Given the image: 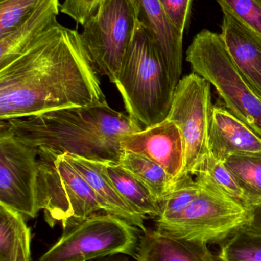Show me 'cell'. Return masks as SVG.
I'll return each instance as SVG.
<instances>
[{
  "instance_id": "6da1fadb",
  "label": "cell",
  "mask_w": 261,
  "mask_h": 261,
  "mask_svg": "<svg viewBox=\"0 0 261 261\" xmlns=\"http://www.w3.org/2000/svg\"><path fill=\"white\" fill-rule=\"evenodd\" d=\"M104 102L81 34L58 22L0 67V120Z\"/></svg>"
},
{
  "instance_id": "7a4b0ae2",
  "label": "cell",
  "mask_w": 261,
  "mask_h": 261,
  "mask_svg": "<svg viewBox=\"0 0 261 261\" xmlns=\"http://www.w3.org/2000/svg\"><path fill=\"white\" fill-rule=\"evenodd\" d=\"M0 123L37 151L67 153L115 164L122 153L123 137L144 129L128 113L113 110L107 102L1 120Z\"/></svg>"
},
{
  "instance_id": "3957f363",
  "label": "cell",
  "mask_w": 261,
  "mask_h": 261,
  "mask_svg": "<svg viewBox=\"0 0 261 261\" xmlns=\"http://www.w3.org/2000/svg\"><path fill=\"white\" fill-rule=\"evenodd\" d=\"M115 85L127 113L143 128L168 117L175 89L148 35L138 23Z\"/></svg>"
},
{
  "instance_id": "277c9868",
  "label": "cell",
  "mask_w": 261,
  "mask_h": 261,
  "mask_svg": "<svg viewBox=\"0 0 261 261\" xmlns=\"http://www.w3.org/2000/svg\"><path fill=\"white\" fill-rule=\"evenodd\" d=\"M193 73L216 88L228 111L261 138V99L239 71L220 34L203 29L186 51Z\"/></svg>"
},
{
  "instance_id": "5b68a950",
  "label": "cell",
  "mask_w": 261,
  "mask_h": 261,
  "mask_svg": "<svg viewBox=\"0 0 261 261\" xmlns=\"http://www.w3.org/2000/svg\"><path fill=\"white\" fill-rule=\"evenodd\" d=\"M37 204L44 210L51 227L61 222L70 229L97 212L103 211L87 181L67 161L64 153L38 151Z\"/></svg>"
},
{
  "instance_id": "8992f818",
  "label": "cell",
  "mask_w": 261,
  "mask_h": 261,
  "mask_svg": "<svg viewBox=\"0 0 261 261\" xmlns=\"http://www.w3.org/2000/svg\"><path fill=\"white\" fill-rule=\"evenodd\" d=\"M139 230L117 216L94 213L64 231L38 261H91L116 254L134 257Z\"/></svg>"
},
{
  "instance_id": "52a82bcc",
  "label": "cell",
  "mask_w": 261,
  "mask_h": 261,
  "mask_svg": "<svg viewBox=\"0 0 261 261\" xmlns=\"http://www.w3.org/2000/svg\"><path fill=\"white\" fill-rule=\"evenodd\" d=\"M199 182L200 191L188 207L175 217L156 221V228L204 243L225 242L247 225L250 208L215 187Z\"/></svg>"
},
{
  "instance_id": "ba28073f",
  "label": "cell",
  "mask_w": 261,
  "mask_h": 261,
  "mask_svg": "<svg viewBox=\"0 0 261 261\" xmlns=\"http://www.w3.org/2000/svg\"><path fill=\"white\" fill-rule=\"evenodd\" d=\"M211 85L205 78L193 73L182 78L175 90L167 119L174 122L182 134L185 161L172 190L193 178L210 153V124L214 107Z\"/></svg>"
},
{
  "instance_id": "9c48e42d",
  "label": "cell",
  "mask_w": 261,
  "mask_h": 261,
  "mask_svg": "<svg viewBox=\"0 0 261 261\" xmlns=\"http://www.w3.org/2000/svg\"><path fill=\"white\" fill-rule=\"evenodd\" d=\"M138 23L135 0H104L80 33L97 71L113 84Z\"/></svg>"
},
{
  "instance_id": "30bf717a",
  "label": "cell",
  "mask_w": 261,
  "mask_h": 261,
  "mask_svg": "<svg viewBox=\"0 0 261 261\" xmlns=\"http://www.w3.org/2000/svg\"><path fill=\"white\" fill-rule=\"evenodd\" d=\"M36 149L23 144L0 123V204L26 218L36 217Z\"/></svg>"
},
{
  "instance_id": "8fae6325",
  "label": "cell",
  "mask_w": 261,
  "mask_h": 261,
  "mask_svg": "<svg viewBox=\"0 0 261 261\" xmlns=\"http://www.w3.org/2000/svg\"><path fill=\"white\" fill-rule=\"evenodd\" d=\"M121 150L145 156L160 165L173 179L171 190L183 169L182 134L177 125L169 119L123 137Z\"/></svg>"
},
{
  "instance_id": "7c38bea8",
  "label": "cell",
  "mask_w": 261,
  "mask_h": 261,
  "mask_svg": "<svg viewBox=\"0 0 261 261\" xmlns=\"http://www.w3.org/2000/svg\"><path fill=\"white\" fill-rule=\"evenodd\" d=\"M138 21L159 55L173 88L180 81L183 34L173 24L159 0H135Z\"/></svg>"
},
{
  "instance_id": "4fadbf2b",
  "label": "cell",
  "mask_w": 261,
  "mask_h": 261,
  "mask_svg": "<svg viewBox=\"0 0 261 261\" xmlns=\"http://www.w3.org/2000/svg\"><path fill=\"white\" fill-rule=\"evenodd\" d=\"M209 151L224 163L233 156L261 155V138L226 108L214 106Z\"/></svg>"
},
{
  "instance_id": "5bb4252c",
  "label": "cell",
  "mask_w": 261,
  "mask_h": 261,
  "mask_svg": "<svg viewBox=\"0 0 261 261\" xmlns=\"http://www.w3.org/2000/svg\"><path fill=\"white\" fill-rule=\"evenodd\" d=\"M220 35L245 81L261 99V36L222 11Z\"/></svg>"
},
{
  "instance_id": "9a60e30c",
  "label": "cell",
  "mask_w": 261,
  "mask_h": 261,
  "mask_svg": "<svg viewBox=\"0 0 261 261\" xmlns=\"http://www.w3.org/2000/svg\"><path fill=\"white\" fill-rule=\"evenodd\" d=\"M135 258L137 261H222L208 244L174 236L156 228L139 236Z\"/></svg>"
},
{
  "instance_id": "2e32d148",
  "label": "cell",
  "mask_w": 261,
  "mask_h": 261,
  "mask_svg": "<svg viewBox=\"0 0 261 261\" xmlns=\"http://www.w3.org/2000/svg\"><path fill=\"white\" fill-rule=\"evenodd\" d=\"M67 161L87 181L94 192L104 213L117 216L144 231L146 216L136 213L118 193L104 170V162L64 153Z\"/></svg>"
},
{
  "instance_id": "e0dca14e",
  "label": "cell",
  "mask_w": 261,
  "mask_h": 261,
  "mask_svg": "<svg viewBox=\"0 0 261 261\" xmlns=\"http://www.w3.org/2000/svg\"><path fill=\"white\" fill-rule=\"evenodd\" d=\"M59 0H42L18 27L0 35V67L21 55L37 38L58 23Z\"/></svg>"
},
{
  "instance_id": "ac0fdd59",
  "label": "cell",
  "mask_w": 261,
  "mask_h": 261,
  "mask_svg": "<svg viewBox=\"0 0 261 261\" xmlns=\"http://www.w3.org/2000/svg\"><path fill=\"white\" fill-rule=\"evenodd\" d=\"M31 242L24 216L0 204V261H31Z\"/></svg>"
},
{
  "instance_id": "d6986e66",
  "label": "cell",
  "mask_w": 261,
  "mask_h": 261,
  "mask_svg": "<svg viewBox=\"0 0 261 261\" xmlns=\"http://www.w3.org/2000/svg\"><path fill=\"white\" fill-rule=\"evenodd\" d=\"M104 170L123 199L143 216L157 219L160 215V204L150 189L115 163H104Z\"/></svg>"
},
{
  "instance_id": "ffe728a7",
  "label": "cell",
  "mask_w": 261,
  "mask_h": 261,
  "mask_svg": "<svg viewBox=\"0 0 261 261\" xmlns=\"http://www.w3.org/2000/svg\"><path fill=\"white\" fill-rule=\"evenodd\" d=\"M118 164L145 184L159 204L171 190V176L151 160L136 153L123 151Z\"/></svg>"
},
{
  "instance_id": "44dd1931",
  "label": "cell",
  "mask_w": 261,
  "mask_h": 261,
  "mask_svg": "<svg viewBox=\"0 0 261 261\" xmlns=\"http://www.w3.org/2000/svg\"><path fill=\"white\" fill-rule=\"evenodd\" d=\"M196 179L220 190L249 208L248 198L225 163L216 159L211 153L196 170Z\"/></svg>"
},
{
  "instance_id": "7402d4cb",
  "label": "cell",
  "mask_w": 261,
  "mask_h": 261,
  "mask_svg": "<svg viewBox=\"0 0 261 261\" xmlns=\"http://www.w3.org/2000/svg\"><path fill=\"white\" fill-rule=\"evenodd\" d=\"M248 198L249 208L261 204V155L233 156L225 162Z\"/></svg>"
},
{
  "instance_id": "603a6c76",
  "label": "cell",
  "mask_w": 261,
  "mask_h": 261,
  "mask_svg": "<svg viewBox=\"0 0 261 261\" xmlns=\"http://www.w3.org/2000/svg\"><path fill=\"white\" fill-rule=\"evenodd\" d=\"M222 261H261V234L242 227L223 242Z\"/></svg>"
},
{
  "instance_id": "cb8c5ba5",
  "label": "cell",
  "mask_w": 261,
  "mask_h": 261,
  "mask_svg": "<svg viewBox=\"0 0 261 261\" xmlns=\"http://www.w3.org/2000/svg\"><path fill=\"white\" fill-rule=\"evenodd\" d=\"M201 186L193 178L168 193L160 202V215L156 221H164L180 214L200 191Z\"/></svg>"
},
{
  "instance_id": "d4e9b609",
  "label": "cell",
  "mask_w": 261,
  "mask_h": 261,
  "mask_svg": "<svg viewBox=\"0 0 261 261\" xmlns=\"http://www.w3.org/2000/svg\"><path fill=\"white\" fill-rule=\"evenodd\" d=\"M42 0H0V35L18 27Z\"/></svg>"
},
{
  "instance_id": "484cf974",
  "label": "cell",
  "mask_w": 261,
  "mask_h": 261,
  "mask_svg": "<svg viewBox=\"0 0 261 261\" xmlns=\"http://www.w3.org/2000/svg\"><path fill=\"white\" fill-rule=\"evenodd\" d=\"M228 12L261 36V0H216Z\"/></svg>"
},
{
  "instance_id": "4316f807",
  "label": "cell",
  "mask_w": 261,
  "mask_h": 261,
  "mask_svg": "<svg viewBox=\"0 0 261 261\" xmlns=\"http://www.w3.org/2000/svg\"><path fill=\"white\" fill-rule=\"evenodd\" d=\"M104 0H64L60 11L84 26L98 12Z\"/></svg>"
},
{
  "instance_id": "83f0119b",
  "label": "cell",
  "mask_w": 261,
  "mask_h": 261,
  "mask_svg": "<svg viewBox=\"0 0 261 261\" xmlns=\"http://www.w3.org/2000/svg\"><path fill=\"white\" fill-rule=\"evenodd\" d=\"M176 29L184 34L189 24L193 0H159Z\"/></svg>"
},
{
  "instance_id": "f1b7e54d",
  "label": "cell",
  "mask_w": 261,
  "mask_h": 261,
  "mask_svg": "<svg viewBox=\"0 0 261 261\" xmlns=\"http://www.w3.org/2000/svg\"><path fill=\"white\" fill-rule=\"evenodd\" d=\"M250 219L245 228L261 234V204L250 207Z\"/></svg>"
},
{
  "instance_id": "f546056e",
  "label": "cell",
  "mask_w": 261,
  "mask_h": 261,
  "mask_svg": "<svg viewBox=\"0 0 261 261\" xmlns=\"http://www.w3.org/2000/svg\"><path fill=\"white\" fill-rule=\"evenodd\" d=\"M124 255V254H116V255L110 256V257H104V258L98 259L93 261H130L128 257Z\"/></svg>"
}]
</instances>
